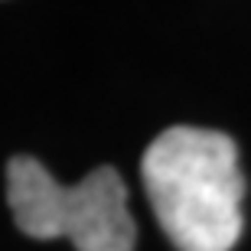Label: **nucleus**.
<instances>
[{
    "label": "nucleus",
    "mask_w": 251,
    "mask_h": 251,
    "mask_svg": "<svg viewBox=\"0 0 251 251\" xmlns=\"http://www.w3.org/2000/svg\"><path fill=\"white\" fill-rule=\"evenodd\" d=\"M140 179L176 251H232L242 238L245 176L222 130L167 127L140 160Z\"/></svg>",
    "instance_id": "nucleus-1"
},
{
    "label": "nucleus",
    "mask_w": 251,
    "mask_h": 251,
    "mask_svg": "<svg viewBox=\"0 0 251 251\" xmlns=\"http://www.w3.org/2000/svg\"><path fill=\"white\" fill-rule=\"evenodd\" d=\"M7 202L17 228L36 242L69 238L75 251H134L137 245L127 186L114 167L62 186L36 157L17 153L7 163Z\"/></svg>",
    "instance_id": "nucleus-2"
}]
</instances>
